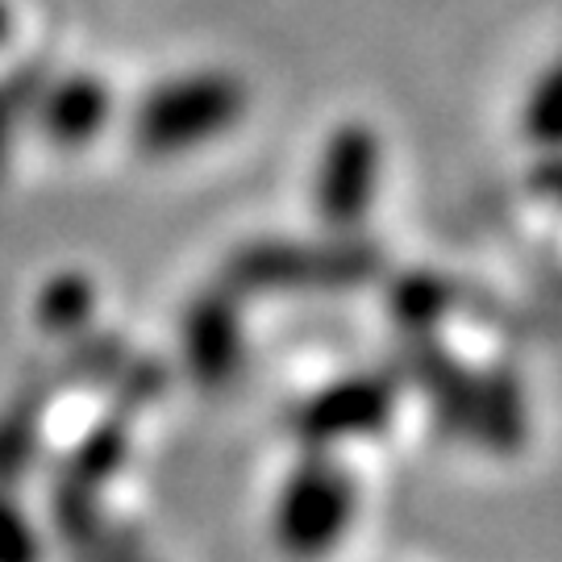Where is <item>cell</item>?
<instances>
[{
  "instance_id": "cell-1",
  "label": "cell",
  "mask_w": 562,
  "mask_h": 562,
  "mask_svg": "<svg viewBox=\"0 0 562 562\" xmlns=\"http://www.w3.org/2000/svg\"><path fill=\"white\" fill-rule=\"evenodd\" d=\"M246 113V88L225 71H192L155 83L134 113V142L146 155H188L217 142Z\"/></svg>"
},
{
  "instance_id": "cell-2",
  "label": "cell",
  "mask_w": 562,
  "mask_h": 562,
  "mask_svg": "<svg viewBox=\"0 0 562 562\" xmlns=\"http://www.w3.org/2000/svg\"><path fill=\"white\" fill-rule=\"evenodd\" d=\"M355 517V487L329 462H308L292 471L276 501V542L292 559H322L341 542Z\"/></svg>"
},
{
  "instance_id": "cell-3",
  "label": "cell",
  "mask_w": 562,
  "mask_h": 562,
  "mask_svg": "<svg viewBox=\"0 0 562 562\" xmlns=\"http://www.w3.org/2000/svg\"><path fill=\"white\" fill-rule=\"evenodd\" d=\"M380 180V146L362 125H346L334 134L317 171V209L334 225L362 222Z\"/></svg>"
},
{
  "instance_id": "cell-4",
  "label": "cell",
  "mask_w": 562,
  "mask_h": 562,
  "mask_svg": "<svg viewBox=\"0 0 562 562\" xmlns=\"http://www.w3.org/2000/svg\"><path fill=\"white\" fill-rule=\"evenodd\" d=\"M34 121L55 150H83L101 138L104 125L113 121V92L101 76H83V71L63 76L38 92Z\"/></svg>"
},
{
  "instance_id": "cell-5",
  "label": "cell",
  "mask_w": 562,
  "mask_h": 562,
  "mask_svg": "<svg viewBox=\"0 0 562 562\" xmlns=\"http://www.w3.org/2000/svg\"><path fill=\"white\" fill-rule=\"evenodd\" d=\"M0 562H46L38 521L9 492H0Z\"/></svg>"
},
{
  "instance_id": "cell-6",
  "label": "cell",
  "mask_w": 562,
  "mask_h": 562,
  "mask_svg": "<svg viewBox=\"0 0 562 562\" xmlns=\"http://www.w3.org/2000/svg\"><path fill=\"white\" fill-rule=\"evenodd\" d=\"M92 313V283L80 276H59L42 292V322L50 329H71Z\"/></svg>"
},
{
  "instance_id": "cell-7",
  "label": "cell",
  "mask_w": 562,
  "mask_h": 562,
  "mask_svg": "<svg viewBox=\"0 0 562 562\" xmlns=\"http://www.w3.org/2000/svg\"><path fill=\"white\" fill-rule=\"evenodd\" d=\"M9 34H13V9H9V0H0V50H4Z\"/></svg>"
}]
</instances>
